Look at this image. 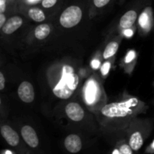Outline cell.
Returning <instances> with one entry per match:
<instances>
[{
    "label": "cell",
    "instance_id": "cell-6",
    "mask_svg": "<svg viewBox=\"0 0 154 154\" xmlns=\"http://www.w3.org/2000/svg\"><path fill=\"white\" fill-rule=\"evenodd\" d=\"M1 134L6 142L12 147H17L20 144V137L16 131L8 125L1 127Z\"/></svg>",
    "mask_w": 154,
    "mask_h": 154
},
{
    "label": "cell",
    "instance_id": "cell-19",
    "mask_svg": "<svg viewBox=\"0 0 154 154\" xmlns=\"http://www.w3.org/2000/svg\"><path fill=\"white\" fill-rule=\"evenodd\" d=\"M111 0H93L95 6L96 8H102L108 5Z\"/></svg>",
    "mask_w": 154,
    "mask_h": 154
},
{
    "label": "cell",
    "instance_id": "cell-15",
    "mask_svg": "<svg viewBox=\"0 0 154 154\" xmlns=\"http://www.w3.org/2000/svg\"><path fill=\"white\" fill-rule=\"evenodd\" d=\"M29 17L36 22H42L45 20V15L43 11L38 8H31L28 11Z\"/></svg>",
    "mask_w": 154,
    "mask_h": 154
},
{
    "label": "cell",
    "instance_id": "cell-13",
    "mask_svg": "<svg viewBox=\"0 0 154 154\" xmlns=\"http://www.w3.org/2000/svg\"><path fill=\"white\" fill-rule=\"evenodd\" d=\"M152 20V8H147L144 11L141 13L139 18V22L141 26L144 29H150L151 26Z\"/></svg>",
    "mask_w": 154,
    "mask_h": 154
},
{
    "label": "cell",
    "instance_id": "cell-22",
    "mask_svg": "<svg viewBox=\"0 0 154 154\" xmlns=\"http://www.w3.org/2000/svg\"><path fill=\"white\" fill-rule=\"evenodd\" d=\"M6 0H0V14L4 13L6 11Z\"/></svg>",
    "mask_w": 154,
    "mask_h": 154
},
{
    "label": "cell",
    "instance_id": "cell-26",
    "mask_svg": "<svg viewBox=\"0 0 154 154\" xmlns=\"http://www.w3.org/2000/svg\"><path fill=\"white\" fill-rule=\"evenodd\" d=\"M132 31L131 29H126V31L124 32V34L126 35H127V36H131L132 35Z\"/></svg>",
    "mask_w": 154,
    "mask_h": 154
},
{
    "label": "cell",
    "instance_id": "cell-29",
    "mask_svg": "<svg viewBox=\"0 0 154 154\" xmlns=\"http://www.w3.org/2000/svg\"><path fill=\"white\" fill-rule=\"evenodd\" d=\"M27 154H29V153H27Z\"/></svg>",
    "mask_w": 154,
    "mask_h": 154
},
{
    "label": "cell",
    "instance_id": "cell-17",
    "mask_svg": "<svg viewBox=\"0 0 154 154\" xmlns=\"http://www.w3.org/2000/svg\"><path fill=\"white\" fill-rule=\"evenodd\" d=\"M118 150L120 154H133V150L131 148L129 143L126 144H122L120 147H118Z\"/></svg>",
    "mask_w": 154,
    "mask_h": 154
},
{
    "label": "cell",
    "instance_id": "cell-14",
    "mask_svg": "<svg viewBox=\"0 0 154 154\" xmlns=\"http://www.w3.org/2000/svg\"><path fill=\"white\" fill-rule=\"evenodd\" d=\"M51 33V27L48 24H41L35 29V36L38 40L45 39Z\"/></svg>",
    "mask_w": 154,
    "mask_h": 154
},
{
    "label": "cell",
    "instance_id": "cell-11",
    "mask_svg": "<svg viewBox=\"0 0 154 154\" xmlns=\"http://www.w3.org/2000/svg\"><path fill=\"white\" fill-rule=\"evenodd\" d=\"M138 17V14L135 11L130 10L128 11L126 13H125L123 15L120 20V25L124 29L131 28L134 23Z\"/></svg>",
    "mask_w": 154,
    "mask_h": 154
},
{
    "label": "cell",
    "instance_id": "cell-16",
    "mask_svg": "<svg viewBox=\"0 0 154 154\" xmlns=\"http://www.w3.org/2000/svg\"><path fill=\"white\" fill-rule=\"evenodd\" d=\"M119 45L117 42H111L107 45V47L105 48V51H104L103 57L104 59L105 60H108V59L111 58V57L114 55V54L117 53V50H118Z\"/></svg>",
    "mask_w": 154,
    "mask_h": 154
},
{
    "label": "cell",
    "instance_id": "cell-18",
    "mask_svg": "<svg viewBox=\"0 0 154 154\" xmlns=\"http://www.w3.org/2000/svg\"><path fill=\"white\" fill-rule=\"evenodd\" d=\"M57 2V0H42V5L45 8H52Z\"/></svg>",
    "mask_w": 154,
    "mask_h": 154
},
{
    "label": "cell",
    "instance_id": "cell-25",
    "mask_svg": "<svg viewBox=\"0 0 154 154\" xmlns=\"http://www.w3.org/2000/svg\"><path fill=\"white\" fill-rule=\"evenodd\" d=\"M99 65H100V63H99V60H94L92 61V66H93V69H98L99 67Z\"/></svg>",
    "mask_w": 154,
    "mask_h": 154
},
{
    "label": "cell",
    "instance_id": "cell-23",
    "mask_svg": "<svg viewBox=\"0 0 154 154\" xmlns=\"http://www.w3.org/2000/svg\"><path fill=\"white\" fill-rule=\"evenodd\" d=\"M5 77L3 75L2 72H0V90H2L5 88Z\"/></svg>",
    "mask_w": 154,
    "mask_h": 154
},
{
    "label": "cell",
    "instance_id": "cell-28",
    "mask_svg": "<svg viewBox=\"0 0 154 154\" xmlns=\"http://www.w3.org/2000/svg\"><path fill=\"white\" fill-rule=\"evenodd\" d=\"M3 154H13V153H12V152L10 151V150H6V151Z\"/></svg>",
    "mask_w": 154,
    "mask_h": 154
},
{
    "label": "cell",
    "instance_id": "cell-1",
    "mask_svg": "<svg viewBox=\"0 0 154 154\" xmlns=\"http://www.w3.org/2000/svg\"><path fill=\"white\" fill-rule=\"evenodd\" d=\"M79 83V77L75 73L71 66L65 65L62 69V77L58 84L53 89V93L57 97L67 99L72 96Z\"/></svg>",
    "mask_w": 154,
    "mask_h": 154
},
{
    "label": "cell",
    "instance_id": "cell-9",
    "mask_svg": "<svg viewBox=\"0 0 154 154\" xmlns=\"http://www.w3.org/2000/svg\"><path fill=\"white\" fill-rule=\"evenodd\" d=\"M98 88L97 83L93 80H90L87 81V84L85 86V99L88 104H93L96 102L97 99Z\"/></svg>",
    "mask_w": 154,
    "mask_h": 154
},
{
    "label": "cell",
    "instance_id": "cell-24",
    "mask_svg": "<svg viewBox=\"0 0 154 154\" xmlns=\"http://www.w3.org/2000/svg\"><path fill=\"white\" fill-rule=\"evenodd\" d=\"M6 22V17L5 16L4 13L0 14V28H2Z\"/></svg>",
    "mask_w": 154,
    "mask_h": 154
},
{
    "label": "cell",
    "instance_id": "cell-27",
    "mask_svg": "<svg viewBox=\"0 0 154 154\" xmlns=\"http://www.w3.org/2000/svg\"><path fill=\"white\" fill-rule=\"evenodd\" d=\"M27 1H28L29 2L35 3V2H39V1H40V0H27Z\"/></svg>",
    "mask_w": 154,
    "mask_h": 154
},
{
    "label": "cell",
    "instance_id": "cell-10",
    "mask_svg": "<svg viewBox=\"0 0 154 154\" xmlns=\"http://www.w3.org/2000/svg\"><path fill=\"white\" fill-rule=\"evenodd\" d=\"M23 24V19L20 17L14 16L11 17L5 22V25L2 28L5 34L10 35L17 30Z\"/></svg>",
    "mask_w": 154,
    "mask_h": 154
},
{
    "label": "cell",
    "instance_id": "cell-4",
    "mask_svg": "<svg viewBox=\"0 0 154 154\" xmlns=\"http://www.w3.org/2000/svg\"><path fill=\"white\" fill-rule=\"evenodd\" d=\"M21 136L27 145L32 149L37 148L39 144V139L35 129L30 126H24L21 129Z\"/></svg>",
    "mask_w": 154,
    "mask_h": 154
},
{
    "label": "cell",
    "instance_id": "cell-8",
    "mask_svg": "<svg viewBox=\"0 0 154 154\" xmlns=\"http://www.w3.org/2000/svg\"><path fill=\"white\" fill-rule=\"evenodd\" d=\"M66 113L72 120L78 122L84 117V111L81 105L75 102H71L66 107Z\"/></svg>",
    "mask_w": 154,
    "mask_h": 154
},
{
    "label": "cell",
    "instance_id": "cell-7",
    "mask_svg": "<svg viewBox=\"0 0 154 154\" xmlns=\"http://www.w3.org/2000/svg\"><path fill=\"white\" fill-rule=\"evenodd\" d=\"M64 145L67 151L71 153H78L83 147L81 138L75 134H71L65 138Z\"/></svg>",
    "mask_w": 154,
    "mask_h": 154
},
{
    "label": "cell",
    "instance_id": "cell-20",
    "mask_svg": "<svg viewBox=\"0 0 154 154\" xmlns=\"http://www.w3.org/2000/svg\"><path fill=\"white\" fill-rule=\"evenodd\" d=\"M110 68H111V63H109V62H106V63H105L103 64V66H102V74L103 75H108V73L109 72V70H110Z\"/></svg>",
    "mask_w": 154,
    "mask_h": 154
},
{
    "label": "cell",
    "instance_id": "cell-21",
    "mask_svg": "<svg viewBox=\"0 0 154 154\" xmlns=\"http://www.w3.org/2000/svg\"><path fill=\"white\" fill-rule=\"evenodd\" d=\"M135 53L134 52V51H130V52L129 53V54H127V56L126 57V59H125V62L127 63H130L131 61H132V60H134V58H135Z\"/></svg>",
    "mask_w": 154,
    "mask_h": 154
},
{
    "label": "cell",
    "instance_id": "cell-2",
    "mask_svg": "<svg viewBox=\"0 0 154 154\" xmlns=\"http://www.w3.org/2000/svg\"><path fill=\"white\" fill-rule=\"evenodd\" d=\"M137 99H130L122 102H114L105 105L101 110L104 116L109 118L115 117H124L132 113V108L138 105Z\"/></svg>",
    "mask_w": 154,
    "mask_h": 154
},
{
    "label": "cell",
    "instance_id": "cell-12",
    "mask_svg": "<svg viewBox=\"0 0 154 154\" xmlns=\"http://www.w3.org/2000/svg\"><path fill=\"white\" fill-rule=\"evenodd\" d=\"M128 143L133 151H138L144 144V136L139 131L132 132L129 137Z\"/></svg>",
    "mask_w": 154,
    "mask_h": 154
},
{
    "label": "cell",
    "instance_id": "cell-5",
    "mask_svg": "<svg viewBox=\"0 0 154 154\" xmlns=\"http://www.w3.org/2000/svg\"><path fill=\"white\" fill-rule=\"evenodd\" d=\"M18 96L20 99L26 103H31L35 99L34 88L31 83L23 81L19 86L17 90Z\"/></svg>",
    "mask_w": 154,
    "mask_h": 154
},
{
    "label": "cell",
    "instance_id": "cell-3",
    "mask_svg": "<svg viewBox=\"0 0 154 154\" xmlns=\"http://www.w3.org/2000/svg\"><path fill=\"white\" fill-rule=\"evenodd\" d=\"M82 18V10L77 5H72L65 9L60 17V24L65 28H72L78 25Z\"/></svg>",
    "mask_w": 154,
    "mask_h": 154
}]
</instances>
